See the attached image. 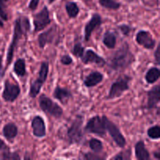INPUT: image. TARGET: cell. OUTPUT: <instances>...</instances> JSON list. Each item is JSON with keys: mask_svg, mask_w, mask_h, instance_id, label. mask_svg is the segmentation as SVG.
<instances>
[{"mask_svg": "<svg viewBox=\"0 0 160 160\" xmlns=\"http://www.w3.org/2000/svg\"><path fill=\"white\" fill-rule=\"evenodd\" d=\"M51 23V19H50L49 11H48L47 6H44L43 9L34 16L33 19V23H34V32H38L42 30L45 29L48 25Z\"/></svg>", "mask_w": 160, "mask_h": 160, "instance_id": "obj_9", "label": "cell"}, {"mask_svg": "<svg viewBox=\"0 0 160 160\" xmlns=\"http://www.w3.org/2000/svg\"><path fill=\"white\" fill-rule=\"evenodd\" d=\"M66 11L70 18H76L79 14L80 8L74 2H68L65 6Z\"/></svg>", "mask_w": 160, "mask_h": 160, "instance_id": "obj_24", "label": "cell"}, {"mask_svg": "<svg viewBox=\"0 0 160 160\" xmlns=\"http://www.w3.org/2000/svg\"><path fill=\"white\" fill-rule=\"evenodd\" d=\"M84 51H85L84 47L81 45V42H78V43L75 44L73 45V48H72V53L76 57L81 58L83 56V54H84Z\"/></svg>", "mask_w": 160, "mask_h": 160, "instance_id": "obj_28", "label": "cell"}, {"mask_svg": "<svg viewBox=\"0 0 160 160\" xmlns=\"http://www.w3.org/2000/svg\"><path fill=\"white\" fill-rule=\"evenodd\" d=\"M48 70H49V63L47 61H43L41 64L40 70L38 71V77L37 80L33 81L31 84V87H30L29 95L31 98H36L40 93L42 86L46 81L47 77L48 74Z\"/></svg>", "mask_w": 160, "mask_h": 160, "instance_id": "obj_4", "label": "cell"}, {"mask_svg": "<svg viewBox=\"0 0 160 160\" xmlns=\"http://www.w3.org/2000/svg\"><path fill=\"white\" fill-rule=\"evenodd\" d=\"M103 74L98 71H93L88 75L84 81V84L87 88L95 87L103 81Z\"/></svg>", "mask_w": 160, "mask_h": 160, "instance_id": "obj_18", "label": "cell"}, {"mask_svg": "<svg viewBox=\"0 0 160 160\" xmlns=\"http://www.w3.org/2000/svg\"><path fill=\"white\" fill-rule=\"evenodd\" d=\"M20 94V88L18 84H12L6 80L4 84V90L2 92V98L7 102H12L19 97Z\"/></svg>", "mask_w": 160, "mask_h": 160, "instance_id": "obj_10", "label": "cell"}, {"mask_svg": "<svg viewBox=\"0 0 160 160\" xmlns=\"http://www.w3.org/2000/svg\"><path fill=\"white\" fill-rule=\"evenodd\" d=\"M136 42L141 46L146 49H153L156 46V40L152 38L150 32L147 31H139L136 34Z\"/></svg>", "mask_w": 160, "mask_h": 160, "instance_id": "obj_11", "label": "cell"}, {"mask_svg": "<svg viewBox=\"0 0 160 160\" xmlns=\"http://www.w3.org/2000/svg\"><path fill=\"white\" fill-rule=\"evenodd\" d=\"M0 27H1V28H2L3 27V23L1 20H0Z\"/></svg>", "mask_w": 160, "mask_h": 160, "instance_id": "obj_40", "label": "cell"}, {"mask_svg": "<svg viewBox=\"0 0 160 160\" xmlns=\"http://www.w3.org/2000/svg\"><path fill=\"white\" fill-rule=\"evenodd\" d=\"M160 44H158L157 47L156 48V51H155V59H156V62L157 65H159L160 63Z\"/></svg>", "mask_w": 160, "mask_h": 160, "instance_id": "obj_36", "label": "cell"}, {"mask_svg": "<svg viewBox=\"0 0 160 160\" xmlns=\"http://www.w3.org/2000/svg\"><path fill=\"white\" fill-rule=\"evenodd\" d=\"M84 158L86 159H88V160H92V159H103L104 158L103 157H100L98 156L97 154H94V153H90V152H88L86 154H84Z\"/></svg>", "mask_w": 160, "mask_h": 160, "instance_id": "obj_34", "label": "cell"}, {"mask_svg": "<svg viewBox=\"0 0 160 160\" xmlns=\"http://www.w3.org/2000/svg\"><path fill=\"white\" fill-rule=\"evenodd\" d=\"M148 95V102H147L146 108L148 109H153L158 107V104L160 101V85L154 86L147 93Z\"/></svg>", "mask_w": 160, "mask_h": 160, "instance_id": "obj_16", "label": "cell"}, {"mask_svg": "<svg viewBox=\"0 0 160 160\" xmlns=\"http://www.w3.org/2000/svg\"><path fill=\"white\" fill-rule=\"evenodd\" d=\"M60 62L62 65L68 66V65H70V64H72V62H73V59H72V58L70 57L69 55H63V56L61 57Z\"/></svg>", "mask_w": 160, "mask_h": 160, "instance_id": "obj_32", "label": "cell"}, {"mask_svg": "<svg viewBox=\"0 0 160 160\" xmlns=\"http://www.w3.org/2000/svg\"><path fill=\"white\" fill-rule=\"evenodd\" d=\"M38 3H39V0H31L29 5H28V8H29L31 10L34 11L38 8Z\"/></svg>", "mask_w": 160, "mask_h": 160, "instance_id": "obj_35", "label": "cell"}, {"mask_svg": "<svg viewBox=\"0 0 160 160\" xmlns=\"http://www.w3.org/2000/svg\"><path fill=\"white\" fill-rule=\"evenodd\" d=\"M38 102L41 109L45 113L57 119L60 118L63 114L62 107L45 95H41Z\"/></svg>", "mask_w": 160, "mask_h": 160, "instance_id": "obj_5", "label": "cell"}, {"mask_svg": "<svg viewBox=\"0 0 160 160\" xmlns=\"http://www.w3.org/2000/svg\"><path fill=\"white\" fill-rule=\"evenodd\" d=\"M53 97L62 104L66 105V103L73 97V95L69 89L57 86L53 92Z\"/></svg>", "mask_w": 160, "mask_h": 160, "instance_id": "obj_17", "label": "cell"}, {"mask_svg": "<svg viewBox=\"0 0 160 160\" xmlns=\"http://www.w3.org/2000/svg\"><path fill=\"white\" fill-rule=\"evenodd\" d=\"M13 71L18 77H24L27 74L26 62L23 58H20L14 62Z\"/></svg>", "mask_w": 160, "mask_h": 160, "instance_id": "obj_22", "label": "cell"}, {"mask_svg": "<svg viewBox=\"0 0 160 160\" xmlns=\"http://www.w3.org/2000/svg\"><path fill=\"white\" fill-rule=\"evenodd\" d=\"M135 61V57L130 49L128 42H124L109 58V66L113 70L128 68Z\"/></svg>", "mask_w": 160, "mask_h": 160, "instance_id": "obj_2", "label": "cell"}, {"mask_svg": "<svg viewBox=\"0 0 160 160\" xmlns=\"http://www.w3.org/2000/svg\"><path fill=\"white\" fill-rule=\"evenodd\" d=\"M81 58V61L84 64L94 63L98 65L99 67H103L106 64V60L92 49H88L84 51V54Z\"/></svg>", "mask_w": 160, "mask_h": 160, "instance_id": "obj_13", "label": "cell"}, {"mask_svg": "<svg viewBox=\"0 0 160 160\" xmlns=\"http://www.w3.org/2000/svg\"><path fill=\"white\" fill-rule=\"evenodd\" d=\"M89 148L94 152L99 153L102 152L103 150V144L100 140L97 138H92L88 142Z\"/></svg>", "mask_w": 160, "mask_h": 160, "instance_id": "obj_26", "label": "cell"}, {"mask_svg": "<svg viewBox=\"0 0 160 160\" xmlns=\"http://www.w3.org/2000/svg\"><path fill=\"white\" fill-rule=\"evenodd\" d=\"M86 2H90V1H92V0H85Z\"/></svg>", "mask_w": 160, "mask_h": 160, "instance_id": "obj_42", "label": "cell"}, {"mask_svg": "<svg viewBox=\"0 0 160 160\" xmlns=\"http://www.w3.org/2000/svg\"><path fill=\"white\" fill-rule=\"evenodd\" d=\"M1 70H2V56H0V73H1Z\"/></svg>", "mask_w": 160, "mask_h": 160, "instance_id": "obj_39", "label": "cell"}, {"mask_svg": "<svg viewBox=\"0 0 160 160\" xmlns=\"http://www.w3.org/2000/svg\"><path fill=\"white\" fill-rule=\"evenodd\" d=\"M98 2L103 8L112 10H117L121 6V4L115 0H98Z\"/></svg>", "mask_w": 160, "mask_h": 160, "instance_id": "obj_25", "label": "cell"}, {"mask_svg": "<svg viewBox=\"0 0 160 160\" xmlns=\"http://www.w3.org/2000/svg\"><path fill=\"white\" fill-rule=\"evenodd\" d=\"M3 136L7 140H13L18 134V128L17 125L13 123H8L3 127L2 129Z\"/></svg>", "mask_w": 160, "mask_h": 160, "instance_id": "obj_20", "label": "cell"}, {"mask_svg": "<svg viewBox=\"0 0 160 160\" xmlns=\"http://www.w3.org/2000/svg\"><path fill=\"white\" fill-rule=\"evenodd\" d=\"M9 0H0V17L3 20H8V14L6 12V3Z\"/></svg>", "mask_w": 160, "mask_h": 160, "instance_id": "obj_29", "label": "cell"}, {"mask_svg": "<svg viewBox=\"0 0 160 160\" xmlns=\"http://www.w3.org/2000/svg\"><path fill=\"white\" fill-rule=\"evenodd\" d=\"M84 132L95 134L100 137H104L106 134V126L103 117L99 116H95L89 119L87 122V124L84 128Z\"/></svg>", "mask_w": 160, "mask_h": 160, "instance_id": "obj_7", "label": "cell"}, {"mask_svg": "<svg viewBox=\"0 0 160 160\" xmlns=\"http://www.w3.org/2000/svg\"><path fill=\"white\" fill-rule=\"evenodd\" d=\"M54 1H56V0H48V2H49V3H52Z\"/></svg>", "mask_w": 160, "mask_h": 160, "instance_id": "obj_41", "label": "cell"}, {"mask_svg": "<svg viewBox=\"0 0 160 160\" xmlns=\"http://www.w3.org/2000/svg\"><path fill=\"white\" fill-rule=\"evenodd\" d=\"M134 151H135L136 159L138 160H149L150 154L149 152L145 148V142L143 140H140L134 145Z\"/></svg>", "mask_w": 160, "mask_h": 160, "instance_id": "obj_19", "label": "cell"}, {"mask_svg": "<svg viewBox=\"0 0 160 160\" xmlns=\"http://www.w3.org/2000/svg\"><path fill=\"white\" fill-rule=\"evenodd\" d=\"M131 80V78L123 75L120 78H118V80L112 83L111 85L109 92L106 98L107 99H113V98H119L126 91L129 90V82Z\"/></svg>", "mask_w": 160, "mask_h": 160, "instance_id": "obj_6", "label": "cell"}, {"mask_svg": "<svg viewBox=\"0 0 160 160\" xmlns=\"http://www.w3.org/2000/svg\"><path fill=\"white\" fill-rule=\"evenodd\" d=\"M103 119H104L105 126H106V130L109 132L110 134L111 138L112 140L114 141L117 145H118L120 148H123L126 146V139H125L124 136L123 135L121 132H120V129L118 127L116 124H114L111 120H109L106 116H103Z\"/></svg>", "mask_w": 160, "mask_h": 160, "instance_id": "obj_8", "label": "cell"}, {"mask_svg": "<svg viewBox=\"0 0 160 160\" xmlns=\"http://www.w3.org/2000/svg\"><path fill=\"white\" fill-rule=\"evenodd\" d=\"M83 123H84V117L81 115L77 116L71 126L67 130V137L70 145L81 144L83 142L84 139Z\"/></svg>", "mask_w": 160, "mask_h": 160, "instance_id": "obj_3", "label": "cell"}, {"mask_svg": "<svg viewBox=\"0 0 160 160\" xmlns=\"http://www.w3.org/2000/svg\"><path fill=\"white\" fill-rule=\"evenodd\" d=\"M102 43L108 48H114L117 45V36L112 31H107L103 35Z\"/></svg>", "mask_w": 160, "mask_h": 160, "instance_id": "obj_21", "label": "cell"}, {"mask_svg": "<svg viewBox=\"0 0 160 160\" xmlns=\"http://www.w3.org/2000/svg\"><path fill=\"white\" fill-rule=\"evenodd\" d=\"M102 23L101 16L98 13H94L92 18L88 20L84 27V41L88 42L92 36V32L95 31V28H99Z\"/></svg>", "mask_w": 160, "mask_h": 160, "instance_id": "obj_12", "label": "cell"}, {"mask_svg": "<svg viewBox=\"0 0 160 160\" xmlns=\"http://www.w3.org/2000/svg\"><path fill=\"white\" fill-rule=\"evenodd\" d=\"M33 134L37 138H43L46 135V126L44 119L40 116H35L31 121Z\"/></svg>", "mask_w": 160, "mask_h": 160, "instance_id": "obj_14", "label": "cell"}, {"mask_svg": "<svg viewBox=\"0 0 160 160\" xmlns=\"http://www.w3.org/2000/svg\"><path fill=\"white\" fill-rule=\"evenodd\" d=\"M160 70L158 67H151L145 74V81L148 84H154L159 79Z\"/></svg>", "mask_w": 160, "mask_h": 160, "instance_id": "obj_23", "label": "cell"}, {"mask_svg": "<svg viewBox=\"0 0 160 160\" xmlns=\"http://www.w3.org/2000/svg\"><path fill=\"white\" fill-rule=\"evenodd\" d=\"M30 29H31V24H30V20L28 17L25 16H20L18 18L16 19V20L14 21L12 42L9 45L7 52V58H6L7 65H9L12 62L14 52L18 45L19 42L23 38V36L27 35L28 31H30Z\"/></svg>", "mask_w": 160, "mask_h": 160, "instance_id": "obj_1", "label": "cell"}, {"mask_svg": "<svg viewBox=\"0 0 160 160\" xmlns=\"http://www.w3.org/2000/svg\"><path fill=\"white\" fill-rule=\"evenodd\" d=\"M56 33H57V28L55 25V26L50 28L48 31L39 34L38 38L39 47L41 48H44L47 44L52 43L56 35Z\"/></svg>", "mask_w": 160, "mask_h": 160, "instance_id": "obj_15", "label": "cell"}, {"mask_svg": "<svg viewBox=\"0 0 160 160\" xmlns=\"http://www.w3.org/2000/svg\"><path fill=\"white\" fill-rule=\"evenodd\" d=\"M131 158V154H126L125 152H120L118 155L112 157V159L115 160H123V159H128Z\"/></svg>", "mask_w": 160, "mask_h": 160, "instance_id": "obj_33", "label": "cell"}, {"mask_svg": "<svg viewBox=\"0 0 160 160\" xmlns=\"http://www.w3.org/2000/svg\"><path fill=\"white\" fill-rule=\"evenodd\" d=\"M119 29H120V31H121L122 34H123V35L125 36H128L129 35V34L131 33V28L129 26V25L128 24H122L120 25V26H119Z\"/></svg>", "mask_w": 160, "mask_h": 160, "instance_id": "obj_31", "label": "cell"}, {"mask_svg": "<svg viewBox=\"0 0 160 160\" xmlns=\"http://www.w3.org/2000/svg\"><path fill=\"white\" fill-rule=\"evenodd\" d=\"M153 156H154V157L156 158V159H160V152L159 151L155 152H153Z\"/></svg>", "mask_w": 160, "mask_h": 160, "instance_id": "obj_38", "label": "cell"}, {"mask_svg": "<svg viewBox=\"0 0 160 160\" xmlns=\"http://www.w3.org/2000/svg\"><path fill=\"white\" fill-rule=\"evenodd\" d=\"M147 134L151 139L158 140L160 138V128L159 125L152 126L149 128L147 131Z\"/></svg>", "mask_w": 160, "mask_h": 160, "instance_id": "obj_27", "label": "cell"}, {"mask_svg": "<svg viewBox=\"0 0 160 160\" xmlns=\"http://www.w3.org/2000/svg\"><path fill=\"white\" fill-rule=\"evenodd\" d=\"M5 149H8L7 145H6L4 142L0 138V150H5Z\"/></svg>", "mask_w": 160, "mask_h": 160, "instance_id": "obj_37", "label": "cell"}, {"mask_svg": "<svg viewBox=\"0 0 160 160\" xmlns=\"http://www.w3.org/2000/svg\"><path fill=\"white\" fill-rule=\"evenodd\" d=\"M2 159H11V160H19L20 159V156H19L18 153L17 152H5L2 154Z\"/></svg>", "mask_w": 160, "mask_h": 160, "instance_id": "obj_30", "label": "cell"}]
</instances>
